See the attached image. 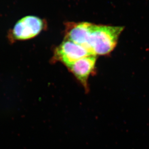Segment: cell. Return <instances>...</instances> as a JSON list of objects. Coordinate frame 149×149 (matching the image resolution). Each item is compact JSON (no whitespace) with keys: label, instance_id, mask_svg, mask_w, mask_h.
Wrapping results in <instances>:
<instances>
[{"label":"cell","instance_id":"1","mask_svg":"<svg viewBox=\"0 0 149 149\" xmlns=\"http://www.w3.org/2000/svg\"><path fill=\"white\" fill-rule=\"evenodd\" d=\"M125 27L96 25L83 22L80 31L79 44L92 55H105L114 49L119 36Z\"/></svg>","mask_w":149,"mask_h":149},{"label":"cell","instance_id":"2","mask_svg":"<svg viewBox=\"0 0 149 149\" xmlns=\"http://www.w3.org/2000/svg\"><path fill=\"white\" fill-rule=\"evenodd\" d=\"M45 26L44 20L39 17L26 16L16 23L9 36L13 41L29 40L38 35L44 29Z\"/></svg>","mask_w":149,"mask_h":149},{"label":"cell","instance_id":"3","mask_svg":"<svg viewBox=\"0 0 149 149\" xmlns=\"http://www.w3.org/2000/svg\"><path fill=\"white\" fill-rule=\"evenodd\" d=\"M92 55L82 46L73 42L65 39V40L56 47L54 57L66 66L76 62L79 59Z\"/></svg>","mask_w":149,"mask_h":149},{"label":"cell","instance_id":"4","mask_svg":"<svg viewBox=\"0 0 149 149\" xmlns=\"http://www.w3.org/2000/svg\"><path fill=\"white\" fill-rule=\"evenodd\" d=\"M96 56L90 55L79 59L67 66L84 87H87V80L93 72L96 64Z\"/></svg>","mask_w":149,"mask_h":149}]
</instances>
